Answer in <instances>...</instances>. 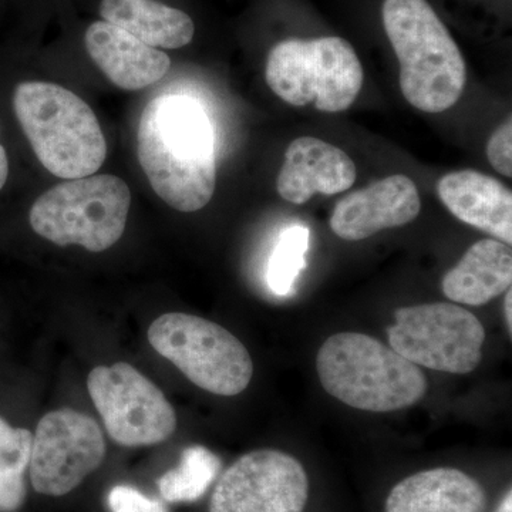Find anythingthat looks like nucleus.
<instances>
[{"label": "nucleus", "instance_id": "obj_1", "mask_svg": "<svg viewBox=\"0 0 512 512\" xmlns=\"http://www.w3.org/2000/svg\"><path fill=\"white\" fill-rule=\"evenodd\" d=\"M137 154L165 204L180 212L210 204L217 185L214 133L197 101L174 94L151 100L138 124Z\"/></svg>", "mask_w": 512, "mask_h": 512}, {"label": "nucleus", "instance_id": "obj_2", "mask_svg": "<svg viewBox=\"0 0 512 512\" xmlns=\"http://www.w3.org/2000/svg\"><path fill=\"white\" fill-rule=\"evenodd\" d=\"M383 25L400 63L404 99L426 113H443L460 100L466 63L427 0H384Z\"/></svg>", "mask_w": 512, "mask_h": 512}, {"label": "nucleus", "instance_id": "obj_3", "mask_svg": "<svg viewBox=\"0 0 512 512\" xmlns=\"http://www.w3.org/2000/svg\"><path fill=\"white\" fill-rule=\"evenodd\" d=\"M316 372L326 393L363 412L406 409L419 403L429 386L419 366L357 332L326 339L316 356Z\"/></svg>", "mask_w": 512, "mask_h": 512}, {"label": "nucleus", "instance_id": "obj_4", "mask_svg": "<svg viewBox=\"0 0 512 512\" xmlns=\"http://www.w3.org/2000/svg\"><path fill=\"white\" fill-rule=\"evenodd\" d=\"M13 109L37 160L63 180L93 175L107 156V143L92 107L55 83L23 82Z\"/></svg>", "mask_w": 512, "mask_h": 512}, {"label": "nucleus", "instance_id": "obj_5", "mask_svg": "<svg viewBox=\"0 0 512 512\" xmlns=\"http://www.w3.org/2000/svg\"><path fill=\"white\" fill-rule=\"evenodd\" d=\"M131 192L116 175L74 178L37 198L29 221L40 237L59 245L103 252L126 231Z\"/></svg>", "mask_w": 512, "mask_h": 512}, {"label": "nucleus", "instance_id": "obj_6", "mask_svg": "<svg viewBox=\"0 0 512 512\" xmlns=\"http://www.w3.org/2000/svg\"><path fill=\"white\" fill-rule=\"evenodd\" d=\"M265 79L272 92L291 106L315 104L319 111L340 113L359 96L363 67L342 37L288 39L269 52Z\"/></svg>", "mask_w": 512, "mask_h": 512}, {"label": "nucleus", "instance_id": "obj_7", "mask_svg": "<svg viewBox=\"0 0 512 512\" xmlns=\"http://www.w3.org/2000/svg\"><path fill=\"white\" fill-rule=\"evenodd\" d=\"M148 342L195 386L217 396H237L254 376V362L241 340L200 316L165 313L151 323Z\"/></svg>", "mask_w": 512, "mask_h": 512}, {"label": "nucleus", "instance_id": "obj_8", "mask_svg": "<svg viewBox=\"0 0 512 512\" xmlns=\"http://www.w3.org/2000/svg\"><path fill=\"white\" fill-rule=\"evenodd\" d=\"M390 348L413 365L466 375L483 360L485 330L476 315L456 303L409 306L394 312Z\"/></svg>", "mask_w": 512, "mask_h": 512}, {"label": "nucleus", "instance_id": "obj_9", "mask_svg": "<svg viewBox=\"0 0 512 512\" xmlns=\"http://www.w3.org/2000/svg\"><path fill=\"white\" fill-rule=\"evenodd\" d=\"M87 389L107 433L120 446H156L177 429V416L164 393L128 363L94 367Z\"/></svg>", "mask_w": 512, "mask_h": 512}, {"label": "nucleus", "instance_id": "obj_10", "mask_svg": "<svg viewBox=\"0 0 512 512\" xmlns=\"http://www.w3.org/2000/svg\"><path fill=\"white\" fill-rule=\"evenodd\" d=\"M106 441L97 421L72 409L42 417L33 436L29 477L36 493L63 497L103 464Z\"/></svg>", "mask_w": 512, "mask_h": 512}, {"label": "nucleus", "instance_id": "obj_11", "mask_svg": "<svg viewBox=\"0 0 512 512\" xmlns=\"http://www.w3.org/2000/svg\"><path fill=\"white\" fill-rule=\"evenodd\" d=\"M308 498L309 478L299 460L265 448L224 471L212 491L210 512H303Z\"/></svg>", "mask_w": 512, "mask_h": 512}, {"label": "nucleus", "instance_id": "obj_12", "mask_svg": "<svg viewBox=\"0 0 512 512\" xmlns=\"http://www.w3.org/2000/svg\"><path fill=\"white\" fill-rule=\"evenodd\" d=\"M420 208L416 184L406 175H390L343 197L332 212L330 229L345 241H362L409 224Z\"/></svg>", "mask_w": 512, "mask_h": 512}, {"label": "nucleus", "instance_id": "obj_13", "mask_svg": "<svg viewBox=\"0 0 512 512\" xmlns=\"http://www.w3.org/2000/svg\"><path fill=\"white\" fill-rule=\"evenodd\" d=\"M356 178V164L345 151L319 138L305 136L289 144L276 190L285 201L301 205L316 194L348 191Z\"/></svg>", "mask_w": 512, "mask_h": 512}, {"label": "nucleus", "instance_id": "obj_14", "mask_svg": "<svg viewBox=\"0 0 512 512\" xmlns=\"http://www.w3.org/2000/svg\"><path fill=\"white\" fill-rule=\"evenodd\" d=\"M84 46L107 79L130 92L160 82L171 67L164 52L104 20L87 28Z\"/></svg>", "mask_w": 512, "mask_h": 512}, {"label": "nucleus", "instance_id": "obj_15", "mask_svg": "<svg viewBox=\"0 0 512 512\" xmlns=\"http://www.w3.org/2000/svg\"><path fill=\"white\" fill-rule=\"evenodd\" d=\"M437 194L458 220L512 244V194L497 178L476 170L454 171L440 178Z\"/></svg>", "mask_w": 512, "mask_h": 512}, {"label": "nucleus", "instance_id": "obj_16", "mask_svg": "<svg viewBox=\"0 0 512 512\" xmlns=\"http://www.w3.org/2000/svg\"><path fill=\"white\" fill-rule=\"evenodd\" d=\"M483 485L457 468L420 471L394 485L384 512H487Z\"/></svg>", "mask_w": 512, "mask_h": 512}, {"label": "nucleus", "instance_id": "obj_17", "mask_svg": "<svg viewBox=\"0 0 512 512\" xmlns=\"http://www.w3.org/2000/svg\"><path fill=\"white\" fill-rule=\"evenodd\" d=\"M512 284L510 245L481 239L444 275V296L460 305L481 306L503 295Z\"/></svg>", "mask_w": 512, "mask_h": 512}, {"label": "nucleus", "instance_id": "obj_18", "mask_svg": "<svg viewBox=\"0 0 512 512\" xmlns=\"http://www.w3.org/2000/svg\"><path fill=\"white\" fill-rule=\"evenodd\" d=\"M99 12L104 22L156 49H180L194 39L190 16L158 0H101Z\"/></svg>", "mask_w": 512, "mask_h": 512}, {"label": "nucleus", "instance_id": "obj_19", "mask_svg": "<svg viewBox=\"0 0 512 512\" xmlns=\"http://www.w3.org/2000/svg\"><path fill=\"white\" fill-rule=\"evenodd\" d=\"M221 460L204 446L185 448L180 464L158 480L165 503H195L204 497L217 480Z\"/></svg>", "mask_w": 512, "mask_h": 512}, {"label": "nucleus", "instance_id": "obj_20", "mask_svg": "<svg viewBox=\"0 0 512 512\" xmlns=\"http://www.w3.org/2000/svg\"><path fill=\"white\" fill-rule=\"evenodd\" d=\"M33 434L0 417V512H16L26 500Z\"/></svg>", "mask_w": 512, "mask_h": 512}, {"label": "nucleus", "instance_id": "obj_21", "mask_svg": "<svg viewBox=\"0 0 512 512\" xmlns=\"http://www.w3.org/2000/svg\"><path fill=\"white\" fill-rule=\"evenodd\" d=\"M309 229L292 225L282 232L266 268V282L276 296L292 292L296 278L305 268V256L309 249Z\"/></svg>", "mask_w": 512, "mask_h": 512}, {"label": "nucleus", "instance_id": "obj_22", "mask_svg": "<svg viewBox=\"0 0 512 512\" xmlns=\"http://www.w3.org/2000/svg\"><path fill=\"white\" fill-rule=\"evenodd\" d=\"M110 512H170L164 501L147 497L131 485H116L107 495Z\"/></svg>", "mask_w": 512, "mask_h": 512}, {"label": "nucleus", "instance_id": "obj_23", "mask_svg": "<svg viewBox=\"0 0 512 512\" xmlns=\"http://www.w3.org/2000/svg\"><path fill=\"white\" fill-rule=\"evenodd\" d=\"M487 158L498 173L512 177V123L505 121L503 126L491 136L487 144Z\"/></svg>", "mask_w": 512, "mask_h": 512}, {"label": "nucleus", "instance_id": "obj_24", "mask_svg": "<svg viewBox=\"0 0 512 512\" xmlns=\"http://www.w3.org/2000/svg\"><path fill=\"white\" fill-rule=\"evenodd\" d=\"M9 175V160L5 147L0 146V191L5 187Z\"/></svg>", "mask_w": 512, "mask_h": 512}, {"label": "nucleus", "instance_id": "obj_25", "mask_svg": "<svg viewBox=\"0 0 512 512\" xmlns=\"http://www.w3.org/2000/svg\"><path fill=\"white\" fill-rule=\"evenodd\" d=\"M504 318H505V325H507V328H508V333H510V336H511L512 335V292H511V289H508L507 293H505Z\"/></svg>", "mask_w": 512, "mask_h": 512}, {"label": "nucleus", "instance_id": "obj_26", "mask_svg": "<svg viewBox=\"0 0 512 512\" xmlns=\"http://www.w3.org/2000/svg\"><path fill=\"white\" fill-rule=\"evenodd\" d=\"M495 512H512V491H508L507 494L504 495L503 501H501L500 505H498L497 510Z\"/></svg>", "mask_w": 512, "mask_h": 512}]
</instances>
